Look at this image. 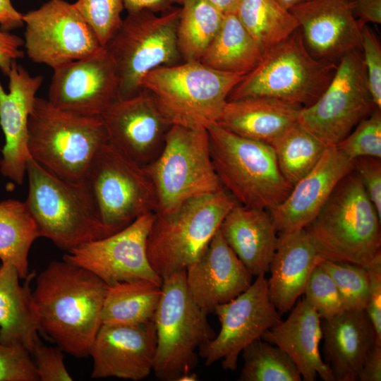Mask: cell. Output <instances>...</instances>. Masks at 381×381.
Segmentation results:
<instances>
[{
  "instance_id": "obj_1",
  "label": "cell",
  "mask_w": 381,
  "mask_h": 381,
  "mask_svg": "<svg viewBox=\"0 0 381 381\" xmlns=\"http://www.w3.org/2000/svg\"><path fill=\"white\" fill-rule=\"evenodd\" d=\"M108 285L92 272L63 259L37 276L32 292L41 332L78 358L90 356L102 325Z\"/></svg>"
},
{
  "instance_id": "obj_2",
  "label": "cell",
  "mask_w": 381,
  "mask_h": 381,
  "mask_svg": "<svg viewBox=\"0 0 381 381\" xmlns=\"http://www.w3.org/2000/svg\"><path fill=\"white\" fill-rule=\"evenodd\" d=\"M380 221L353 170L340 181L305 229L325 259L365 267L381 251Z\"/></svg>"
},
{
  "instance_id": "obj_3",
  "label": "cell",
  "mask_w": 381,
  "mask_h": 381,
  "mask_svg": "<svg viewBox=\"0 0 381 381\" xmlns=\"http://www.w3.org/2000/svg\"><path fill=\"white\" fill-rule=\"evenodd\" d=\"M29 191L25 204L40 237L69 251L111 235L83 181L58 176L30 157L26 165Z\"/></svg>"
},
{
  "instance_id": "obj_4",
  "label": "cell",
  "mask_w": 381,
  "mask_h": 381,
  "mask_svg": "<svg viewBox=\"0 0 381 381\" xmlns=\"http://www.w3.org/2000/svg\"><path fill=\"white\" fill-rule=\"evenodd\" d=\"M243 77L200 61H186L151 71L143 79L142 88L151 94L171 125L207 129L217 123L229 93Z\"/></svg>"
},
{
  "instance_id": "obj_5",
  "label": "cell",
  "mask_w": 381,
  "mask_h": 381,
  "mask_svg": "<svg viewBox=\"0 0 381 381\" xmlns=\"http://www.w3.org/2000/svg\"><path fill=\"white\" fill-rule=\"evenodd\" d=\"M207 131L214 169L238 204L269 210L288 196L293 186L282 175L272 145L217 123Z\"/></svg>"
},
{
  "instance_id": "obj_6",
  "label": "cell",
  "mask_w": 381,
  "mask_h": 381,
  "mask_svg": "<svg viewBox=\"0 0 381 381\" xmlns=\"http://www.w3.org/2000/svg\"><path fill=\"white\" fill-rule=\"evenodd\" d=\"M107 141L100 117L66 112L36 97L28 120V150L33 159L53 174L82 181Z\"/></svg>"
},
{
  "instance_id": "obj_7",
  "label": "cell",
  "mask_w": 381,
  "mask_h": 381,
  "mask_svg": "<svg viewBox=\"0 0 381 381\" xmlns=\"http://www.w3.org/2000/svg\"><path fill=\"white\" fill-rule=\"evenodd\" d=\"M337 64L315 58L299 28L263 55L258 66L232 89L227 101L267 97L307 107L328 86Z\"/></svg>"
},
{
  "instance_id": "obj_8",
  "label": "cell",
  "mask_w": 381,
  "mask_h": 381,
  "mask_svg": "<svg viewBox=\"0 0 381 381\" xmlns=\"http://www.w3.org/2000/svg\"><path fill=\"white\" fill-rule=\"evenodd\" d=\"M237 203L222 188L190 199L169 214H155L147 239V257L155 272L162 279L186 270L202 255Z\"/></svg>"
},
{
  "instance_id": "obj_9",
  "label": "cell",
  "mask_w": 381,
  "mask_h": 381,
  "mask_svg": "<svg viewBox=\"0 0 381 381\" xmlns=\"http://www.w3.org/2000/svg\"><path fill=\"white\" fill-rule=\"evenodd\" d=\"M162 294L155 314L157 349L153 371L165 381H176L198 363L196 349L215 333L190 295L186 270L162 277Z\"/></svg>"
},
{
  "instance_id": "obj_10",
  "label": "cell",
  "mask_w": 381,
  "mask_h": 381,
  "mask_svg": "<svg viewBox=\"0 0 381 381\" xmlns=\"http://www.w3.org/2000/svg\"><path fill=\"white\" fill-rule=\"evenodd\" d=\"M145 168L156 190L157 215L223 188L212 165L206 128L172 125L162 152Z\"/></svg>"
},
{
  "instance_id": "obj_11",
  "label": "cell",
  "mask_w": 381,
  "mask_h": 381,
  "mask_svg": "<svg viewBox=\"0 0 381 381\" xmlns=\"http://www.w3.org/2000/svg\"><path fill=\"white\" fill-rule=\"evenodd\" d=\"M180 8L161 16L149 10L128 13L105 45L115 63L119 80V98L136 95L151 71L182 61L176 40Z\"/></svg>"
},
{
  "instance_id": "obj_12",
  "label": "cell",
  "mask_w": 381,
  "mask_h": 381,
  "mask_svg": "<svg viewBox=\"0 0 381 381\" xmlns=\"http://www.w3.org/2000/svg\"><path fill=\"white\" fill-rule=\"evenodd\" d=\"M82 181L110 234L145 214L156 212V190L145 167L107 141L94 157Z\"/></svg>"
},
{
  "instance_id": "obj_13",
  "label": "cell",
  "mask_w": 381,
  "mask_h": 381,
  "mask_svg": "<svg viewBox=\"0 0 381 381\" xmlns=\"http://www.w3.org/2000/svg\"><path fill=\"white\" fill-rule=\"evenodd\" d=\"M375 107L361 50H353L338 62L318 100L301 109L298 122L327 147H337Z\"/></svg>"
},
{
  "instance_id": "obj_14",
  "label": "cell",
  "mask_w": 381,
  "mask_h": 381,
  "mask_svg": "<svg viewBox=\"0 0 381 381\" xmlns=\"http://www.w3.org/2000/svg\"><path fill=\"white\" fill-rule=\"evenodd\" d=\"M214 313L221 324L220 331L199 348V354L207 366L222 360L223 369L232 371L244 348L282 320L270 300L265 274L257 276L244 292L218 306Z\"/></svg>"
},
{
  "instance_id": "obj_15",
  "label": "cell",
  "mask_w": 381,
  "mask_h": 381,
  "mask_svg": "<svg viewBox=\"0 0 381 381\" xmlns=\"http://www.w3.org/2000/svg\"><path fill=\"white\" fill-rule=\"evenodd\" d=\"M25 47L29 58L53 69L85 58L101 46L73 4L50 0L23 15Z\"/></svg>"
},
{
  "instance_id": "obj_16",
  "label": "cell",
  "mask_w": 381,
  "mask_h": 381,
  "mask_svg": "<svg viewBox=\"0 0 381 381\" xmlns=\"http://www.w3.org/2000/svg\"><path fill=\"white\" fill-rule=\"evenodd\" d=\"M145 214L123 229L67 251L63 259L94 273L108 286L147 279L162 285V279L152 267L147 239L155 219Z\"/></svg>"
},
{
  "instance_id": "obj_17",
  "label": "cell",
  "mask_w": 381,
  "mask_h": 381,
  "mask_svg": "<svg viewBox=\"0 0 381 381\" xmlns=\"http://www.w3.org/2000/svg\"><path fill=\"white\" fill-rule=\"evenodd\" d=\"M119 98L115 63L106 46L54 69L48 101L75 115L99 117Z\"/></svg>"
},
{
  "instance_id": "obj_18",
  "label": "cell",
  "mask_w": 381,
  "mask_h": 381,
  "mask_svg": "<svg viewBox=\"0 0 381 381\" xmlns=\"http://www.w3.org/2000/svg\"><path fill=\"white\" fill-rule=\"evenodd\" d=\"M99 117L107 142L143 167L159 156L172 126L145 89L117 99Z\"/></svg>"
},
{
  "instance_id": "obj_19",
  "label": "cell",
  "mask_w": 381,
  "mask_h": 381,
  "mask_svg": "<svg viewBox=\"0 0 381 381\" xmlns=\"http://www.w3.org/2000/svg\"><path fill=\"white\" fill-rule=\"evenodd\" d=\"M156 349L154 320L140 325L102 324L90 353L91 376L143 380L153 370Z\"/></svg>"
},
{
  "instance_id": "obj_20",
  "label": "cell",
  "mask_w": 381,
  "mask_h": 381,
  "mask_svg": "<svg viewBox=\"0 0 381 381\" xmlns=\"http://www.w3.org/2000/svg\"><path fill=\"white\" fill-rule=\"evenodd\" d=\"M289 12L315 58L338 64L348 52L361 50L363 27L353 14L351 0H309Z\"/></svg>"
},
{
  "instance_id": "obj_21",
  "label": "cell",
  "mask_w": 381,
  "mask_h": 381,
  "mask_svg": "<svg viewBox=\"0 0 381 381\" xmlns=\"http://www.w3.org/2000/svg\"><path fill=\"white\" fill-rule=\"evenodd\" d=\"M3 72L8 77L9 91H5L0 80V125L6 140L0 169L4 176L21 185L31 157L28 150L29 116L44 78L42 75L31 76L16 61Z\"/></svg>"
},
{
  "instance_id": "obj_22",
  "label": "cell",
  "mask_w": 381,
  "mask_h": 381,
  "mask_svg": "<svg viewBox=\"0 0 381 381\" xmlns=\"http://www.w3.org/2000/svg\"><path fill=\"white\" fill-rule=\"evenodd\" d=\"M253 277L219 229L202 255L186 270L188 291L207 315L248 289Z\"/></svg>"
},
{
  "instance_id": "obj_23",
  "label": "cell",
  "mask_w": 381,
  "mask_h": 381,
  "mask_svg": "<svg viewBox=\"0 0 381 381\" xmlns=\"http://www.w3.org/2000/svg\"><path fill=\"white\" fill-rule=\"evenodd\" d=\"M353 171V160L328 147L316 165L279 205L267 210L278 233L303 229L319 213L340 181Z\"/></svg>"
},
{
  "instance_id": "obj_24",
  "label": "cell",
  "mask_w": 381,
  "mask_h": 381,
  "mask_svg": "<svg viewBox=\"0 0 381 381\" xmlns=\"http://www.w3.org/2000/svg\"><path fill=\"white\" fill-rule=\"evenodd\" d=\"M279 234L267 283L270 300L282 315L303 294L312 271L325 258L305 228Z\"/></svg>"
},
{
  "instance_id": "obj_25",
  "label": "cell",
  "mask_w": 381,
  "mask_h": 381,
  "mask_svg": "<svg viewBox=\"0 0 381 381\" xmlns=\"http://www.w3.org/2000/svg\"><path fill=\"white\" fill-rule=\"evenodd\" d=\"M322 319L303 297L297 301L287 318L266 331L261 339L284 350L294 361L305 381L318 375L334 381L329 365L322 359L319 345L322 339Z\"/></svg>"
},
{
  "instance_id": "obj_26",
  "label": "cell",
  "mask_w": 381,
  "mask_h": 381,
  "mask_svg": "<svg viewBox=\"0 0 381 381\" xmlns=\"http://www.w3.org/2000/svg\"><path fill=\"white\" fill-rule=\"evenodd\" d=\"M325 362L334 381H356L363 361L377 339L365 310H344L321 320Z\"/></svg>"
},
{
  "instance_id": "obj_27",
  "label": "cell",
  "mask_w": 381,
  "mask_h": 381,
  "mask_svg": "<svg viewBox=\"0 0 381 381\" xmlns=\"http://www.w3.org/2000/svg\"><path fill=\"white\" fill-rule=\"evenodd\" d=\"M219 229L253 276L269 272L277 248L278 231L267 210L237 203L226 215Z\"/></svg>"
},
{
  "instance_id": "obj_28",
  "label": "cell",
  "mask_w": 381,
  "mask_h": 381,
  "mask_svg": "<svg viewBox=\"0 0 381 381\" xmlns=\"http://www.w3.org/2000/svg\"><path fill=\"white\" fill-rule=\"evenodd\" d=\"M302 108L267 97L227 101L217 124L240 136L271 145L298 123Z\"/></svg>"
},
{
  "instance_id": "obj_29",
  "label": "cell",
  "mask_w": 381,
  "mask_h": 381,
  "mask_svg": "<svg viewBox=\"0 0 381 381\" xmlns=\"http://www.w3.org/2000/svg\"><path fill=\"white\" fill-rule=\"evenodd\" d=\"M35 277V272H29L20 285L16 267L4 263L0 266V343L20 345L30 355L42 344L30 288Z\"/></svg>"
},
{
  "instance_id": "obj_30",
  "label": "cell",
  "mask_w": 381,
  "mask_h": 381,
  "mask_svg": "<svg viewBox=\"0 0 381 381\" xmlns=\"http://www.w3.org/2000/svg\"><path fill=\"white\" fill-rule=\"evenodd\" d=\"M262 56L235 13H228L200 61L220 71L245 75L258 66Z\"/></svg>"
},
{
  "instance_id": "obj_31",
  "label": "cell",
  "mask_w": 381,
  "mask_h": 381,
  "mask_svg": "<svg viewBox=\"0 0 381 381\" xmlns=\"http://www.w3.org/2000/svg\"><path fill=\"white\" fill-rule=\"evenodd\" d=\"M162 285L147 279L108 286L101 320L104 325H140L154 320Z\"/></svg>"
},
{
  "instance_id": "obj_32",
  "label": "cell",
  "mask_w": 381,
  "mask_h": 381,
  "mask_svg": "<svg viewBox=\"0 0 381 381\" xmlns=\"http://www.w3.org/2000/svg\"><path fill=\"white\" fill-rule=\"evenodd\" d=\"M39 237L37 226L25 202H0V260L16 267L20 279L29 273V251Z\"/></svg>"
},
{
  "instance_id": "obj_33",
  "label": "cell",
  "mask_w": 381,
  "mask_h": 381,
  "mask_svg": "<svg viewBox=\"0 0 381 381\" xmlns=\"http://www.w3.org/2000/svg\"><path fill=\"white\" fill-rule=\"evenodd\" d=\"M235 14L264 55L299 25L276 0H238Z\"/></svg>"
},
{
  "instance_id": "obj_34",
  "label": "cell",
  "mask_w": 381,
  "mask_h": 381,
  "mask_svg": "<svg viewBox=\"0 0 381 381\" xmlns=\"http://www.w3.org/2000/svg\"><path fill=\"white\" fill-rule=\"evenodd\" d=\"M176 29L183 62L200 61L217 35L224 13L206 0H183Z\"/></svg>"
},
{
  "instance_id": "obj_35",
  "label": "cell",
  "mask_w": 381,
  "mask_h": 381,
  "mask_svg": "<svg viewBox=\"0 0 381 381\" xmlns=\"http://www.w3.org/2000/svg\"><path fill=\"white\" fill-rule=\"evenodd\" d=\"M270 145L282 175L292 186L316 165L328 147L298 122Z\"/></svg>"
},
{
  "instance_id": "obj_36",
  "label": "cell",
  "mask_w": 381,
  "mask_h": 381,
  "mask_svg": "<svg viewBox=\"0 0 381 381\" xmlns=\"http://www.w3.org/2000/svg\"><path fill=\"white\" fill-rule=\"evenodd\" d=\"M244 364L240 381H301V375L289 356L262 339L242 351Z\"/></svg>"
},
{
  "instance_id": "obj_37",
  "label": "cell",
  "mask_w": 381,
  "mask_h": 381,
  "mask_svg": "<svg viewBox=\"0 0 381 381\" xmlns=\"http://www.w3.org/2000/svg\"><path fill=\"white\" fill-rule=\"evenodd\" d=\"M319 266L335 283L346 310H365L369 299V277L365 267L324 259Z\"/></svg>"
},
{
  "instance_id": "obj_38",
  "label": "cell",
  "mask_w": 381,
  "mask_h": 381,
  "mask_svg": "<svg viewBox=\"0 0 381 381\" xmlns=\"http://www.w3.org/2000/svg\"><path fill=\"white\" fill-rule=\"evenodd\" d=\"M73 4L95 32L101 46H105L123 21V0H78Z\"/></svg>"
},
{
  "instance_id": "obj_39",
  "label": "cell",
  "mask_w": 381,
  "mask_h": 381,
  "mask_svg": "<svg viewBox=\"0 0 381 381\" xmlns=\"http://www.w3.org/2000/svg\"><path fill=\"white\" fill-rule=\"evenodd\" d=\"M337 147L352 160L360 157L381 159V109L375 107Z\"/></svg>"
},
{
  "instance_id": "obj_40",
  "label": "cell",
  "mask_w": 381,
  "mask_h": 381,
  "mask_svg": "<svg viewBox=\"0 0 381 381\" xmlns=\"http://www.w3.org/2000/svg\"><path fill=\"white\" fill-rule=\"evenodd\" d=\"M303 295L322 320L329 319L346 310L335 283L319 265L312 271Z\"/></svg>"
},
{
  "instance_id": "obj_41",
  "label": "cell",
  "mask_w": 381,
  "mask_h": 381,
  "mask_svg": "<svg viewBox=\"0 0 381 381\" xmlns=\"http://www.w3.org/2000/svg\"><path fill=\"white\" fill-rule=\"evenodd\" d=\"M0 381H39L34 361L23 346L0 343Z\"/></svg>"
},
{
  "instance_id": "obj_42",
  "label": "cell",
  "mask_w": 381,
  "mask_h": 381,
  "mask_svg": "<svg viewBox=\"0 0 381 381\" xmlns=\"http://www.w3.org/2000/svg\"><path fill=\"white\" fill-rule=\"evenodd\" d=\"M361 47L369 90L375 106L381 109V46L367 25L362 29Z\"/></svg>"
},
{
  "instance_id": "obj_43",
  "label": "cell",
  "mask_w": 381,
  "mask_h": 381,
  "mask_svg": "<svg viewBox=\"0 0 381 381\" xmlns=\"http://www.w3.org/2000/svg\"><path fill=\"white\" fill-rule=\"evenodd\" d=\"M31 355L33 357L39 380H73L64 361L63 350L59 346L49 347L42 343L35 348Z\"/></svg>"
},
{
  "instance_id": "obj_44",
  "label": "cell",
  "mask_w": 381,
  "mask_h": 381,
  "mask_svg": "<svg viewBox=\"0 0 381 381\" xmlns=\"http://www.w3.org/2000/svg\"><path fill=\"white\" fill-rule=\"evenodd\" d=\"M353 170L359 176L370 200L381 218V159L373 157H357L353 159Z\"/></svg>"
},
{
  "instance_id": "obj_45",
  "label": "cell",
  "mask_w": 381,
  "mask_h": 381,
  "mask_svg": "<svg viewBox=\"0 0 381 381\" xmlns=\"http://www.w3.org/2000/svg\"><path fill=\"white\" fill-rule=\"evenodd\" d=\"M369 277V299L365 309L381 342V251L365 267Z\"/></svg>"
},
{
  "instance_id": "obj_46",
  "label": "cell",
  "mask_w": 381,
  "mask_h": 381,
  "mask_svg": "<svg viewBox=\"0 0 381 381\" xmlns=\"http://www.w3.org/2000/svg\"><path fill=\"white\" fill-rule=\"evenodd\" d=\"M23 40L8 31L0 30V69L4 71L13 61L24 56L20 47Z\"/></svg>"
},
{
  "instance_id": "obj_47",
  "label": "cell",
  "mask_w": 381,
  "mask_h": 381,
  "mask_svg": "<svg viewBox=\"0 0 381 381\" xmlns=\"http://www.w3.org/2000/svg\"><path fill=\"white\" fill-rule=\"evenodd\" d=\"M351 3L362 28L368 23H381V0H351Z\"/></svg>"
},
{
  "instance_id": "obj_48",
  "label": "cell",
  "mask_w": 381,
  "mask_h": 381,
  "mask_svg": "<svg viewBox=\"0 0 381 381\" xmlns=\"http://www.w3.org/2000/svg\"><path fill=\"white\" fill-rule=\"evenodd\" d=\"M358 380L380 381L381 380V345L375 344L368 353Z\"/></svg>"
},
{
  "instance_id": "obj_49",
  "label": "cell",
  "mask_w": 381,
  "mask_h": 381,
  "mask_svg": "<svg viewBox=\"0 0 381 381\" xmlns=\"http://www.w3.org/2000/svg\"><path fill=\"white\" fill-rule=\"evenodd\" d=\"M23 15L15 9L11 0H0L1 29L8 31L23 25Z\"/></svg>"
},
{
  "instance_id": "obj_50",
  "label": "cell",
  "mask_w": 381,
  "mask_h": 381,
  "mask_svg": "<svg viewBox=\"0 0 381 381\" xmlns=\"http://www.w3.org/2000/svg\"><path fill=\"white\" fill-rule=\"evenodd\" d=\"M124 9L128 13L149 10L155 13L166 12L171 9V0H123Z\"/></svg>"
},
{
  "instance_id": "obj_51",
  "label": "cell",
  "mask_w": 381,
  "mask_h": 381,
  "mask_svg": "<svg viewBox=\"0 0 381 381\" xmlns=\"http://www.w3.org/2000/svg\"><path fill=\"white\" fill-rule=\"evenodd\" d=\"M211 3L222 11L224 14L234 13L238 0H206ZM183 0H171L172 4H179L181 5Z\"/></svg>"
},
{
  "instance_id": "obj_52",
  "label": "cell",
  "mask_w": 381,
  "mask_h": 381,
  "mask_svg": "<svg viewBox=\"0 0 381 381\" xmlns=\"http://www.w3.org/2000/svg\"><path fill=\"white\" fill-rule=\"evenodd\" d=\"M284 8L289 11L294 6L309 0H276Z\"/></svg>"
},
{
  "instance_id": "obj_53",
  "label": "cell",
  "mask_w": 381,
  "mask_h": 381,
  "mask_svg": "<svg viewBox=\"0 0 381 381\" xmlns=\"http://www.w3.org/2000/svg\"><path fill=\"white\" fill-rule=\"evenodd\" d=\"M198 380V375L190 372L186 374L181 375L176 381H195Z\"/></svg>"
}]
</instances>
